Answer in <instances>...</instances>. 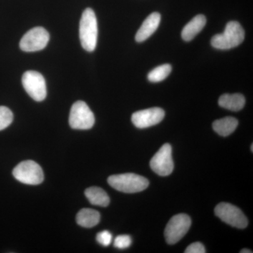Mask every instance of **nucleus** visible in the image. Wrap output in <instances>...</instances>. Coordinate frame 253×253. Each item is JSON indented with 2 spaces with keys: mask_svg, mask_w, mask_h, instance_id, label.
Wrapping results in <instances>:
<instances>
[{
  "mask_svg": "<svg viewBox=\"0 0 253 253\" xmlns=\"http://www.w3.org/2000/svg\"><path fill=\"white\" fill-rule=\"evenodd\" d=\"M80 40L83 49L91 52L97 43L98 25L94 11L90 8L84 10L80 21Z\"/></svg>",
  "mask_w": 253,
  "mask_h": 253,
  "instance_id": "f257e3e1",
  "label": "nucleus"
},
{
  "mask_svg": "<svg viewBox=\"0 0 253 253\" xmlns=\"http://www.w3.org/2000/svg\"><path fill=\"white\" fill-rule=\"evenodd\" d=\"M108 182L113 189L126 194L141 192L149 185V181L146 178L134 173L110 176Z\"/></svg>",
  "mask_w": 253,
  "mask_h": 253,
  "instance_id": "f03ea898",
  "label": "nucleus"
},
{
  "mask_svg": "<svg viewBox=\"0 0 253 253\" xmlns=\"http://www.w3.org/2000/svg\"><path fill=\"white\" fill-rule=\"evenodd\" d=\"M244 39V28L239 23L231 21L226 24L224 33L213 37L211 44L215 49H230L240 45Z\"/></svg>",
  "mask_w": 253,
  "mask_h": 253,
  "instance_id": "7ed1b4c3",
  "label": "nucleus"
},
{
  "mask_svg": "<svg viewBox=\"0 0 253 253\" xmlns=\"http://www.w3.org/2000/svg\"><path fill=\"white\" fill-rule=\"evenodd\" d=\"M13 175L20 182L30 185H38L44 180L42 169L33 161L20 163L13 170Z\"/></svg>",
  "mask_w": 253,
  "mask_h": 253,
  "instance_id": "20e7f679",
  "label": "nucleus"
},
{
  "mask_svg": "<svg viewBox=\"0 0 253 253\" xmlns=\"http://www.w3.org/2000/svg\"><path fill=\"white\" fill-rule=\"evenodd\" d=\"M94 113L84 101L73 104L69 116V124L73 129H89L94 126Z\"/></svg>",
  "mask_w": 253,
  "mask_h": 253,
  "instance_id": "39448f33",
  "label": "nucleus"
},
{
  "mask_svg": "<svg viewBox=\"0 0 253 253\" xmlns=\"http://www.w3.org/2000/svg\"><path fill=\"white\" fill-rule=\"evenodd\" d=\"M191 219L186 214H178L173 216L165 229V238L169 245L176 244L189 231Z\"/></svg>",
  "mask_w": 253,
  "mask_h": 253,
  "instance_id": "423d86ee",
  "label": "nucleus"
},
{
  "mask_svg": "<svg viewBox=\"0 0 253 253\" xmlns=\"http://www.w3.org/2000/svg\"><path fill=\"white\" fill-rule=\"evenodd\" d=\"M216 216L234 227L245 229L249 224L247 217L239 208L228 203H221L214 209Z\"/></svg>",
  "mask_w": 253,
  "mask_h": 253,
  "instance_id": "0eeeda50",
  "label": "nucleus"
},
{
  "mask_svg": "<svg viewBox=\"0 0 253 253\" xmlns=\"http://www.w3.org/2000/svg\"><path fill=\"white\" fill-rule=\"evenodd\" d=\"M22 84L28 95L36 101H42L46 96L45 80L41 73L34 71H26L23 74Z\"/></svg>",
  "mask_w": 253,
  "mask_h": 253,
  "instance_id": "6e6552de",
  "label": "nucleus"
},
{
  "mask_svg": "<svg viewBox=\"0 0 253 253\" xmlns=\"http://www.w3.org/2000/svg\"><path fill=\"white\" fill-rule=\"evenodd\" d=\"M49 41V34L42 27H36L28 31L20 42V48L26 52L41 51Z\"/></svg>",
  "mask_w": 253,
  "mask_h": 253,
  "instance_id": "1a4fd4ad",
  "label": "nucleus"
},
{
  "mask_svg": "<svg viewBox=\"0 0 253 253\" xmlns=\"http://www.w3.org/2000/svg\"><path fill=\"white\" fill-rule=\"evenodd\" d=\"M172 146L165 144L158 150L157 153L151 158L150 166L154 172L158 175H169L174 169V162L172 156Z\"/></svg>",
  "mask_w": 253,
  "mask_h": 253,
  "instance_id": "9d476101",
  "label": "nucleus"
},
{
  "mask_svg": "<svg viewBox=\"0 0 253 253\" xmlns=\"http://www.w3.org/2000/svg\"><path fill=\"white\" fill-rule=\"evenodd\" d=\"M165 111L161 108H151L133 113L131 122L134 126L140 129L156 126L163 121Z\"/></svg>",
  "mask_w": 253,
  "mask_h": 253,
  "instance_id": "9b49d317",
  "label": "nucleus"
},
{
  "mask_svg": "<svg viewBox=\"0 0 253 253\" xmlns=\"http://www.w3.org/2000/svg\"><path fill=\"white\" fill-rule=\"evenodd\" d=\"M161 20V16L159 13L154 12L149 15L136 33V41L137 42H142L152 36L153 33L156 32L159 26Z\"/></svg>",
  "mask_w": 253,
  "mask_h": 253,
  "instance_id": "f8f14e48",
  "label": "nucleus"
},
{
  "mask_svg": "<svg viewBox=\"0 0 253 253\" xmlns=\"http://www.w3.org/2000/svg\"><path fill=\"white\" fill-rule=\"evenodd\" d=\"M206 24V16L202 14L197 15L186 25L185 27L183 28L181 38L184 41H192L195 37L202 31Z\"/></svg>",
  "mask_w": 253,
  "mask_h": 253,
  "instance_id": "ddd939ff",
  "label": "nucleus"
},
{
  "mask_svg": "<svg viewBox=\"0 0 253 253\" xmlns=\"http://www.w3.org/2000/svg\"><path fill=\"white\" fill-rule=\"evenodd\" d=\"M219 106L231 111H239L244 109L246 99L241 94H224L221 95L218 101Z\"/></svg>",
  "mask_w": 253,
  "mask_h": 253,
  "instance_id": "4468645a",
  "label": "nucleus"
},
{
  "mask_svg": "<svg viewBox=\"0 0 253 253\" xmlns=\"http://www.w3.org/2000/svg\"><path fill=\"white\" fill-rule=\"evenodd\" d=\"M99 212L90 208H84L80 211L76 217V221L80 226L91 228L97 225L100 221Z\"/></svg>",
  "mask_w": 253,
  "mask_h": 253,
  "instance_id": "2eb2a0df",
  "label": "nucleus"
},
{
  "mask_svg": "<svg viewBox=\"0 0 253 253\" xmlns=\"http://www.w3.org/2000/svg\"><path fill=\"white\" fill-rule=\"evenodd\" d=\"M84 194L89 203L94 206L106 207L110 204L109 196L101 188L96 186L88 188L84 191Z\"/></svg>",
  "mask_w": 253,
  "mask_h": 253,
  "instance_id": "dca6fc26",
  "label": "nucleus"
},
{
  "mask_svg": "<svg viewBox=\"0 0 253 253\" xmlns=\"http://www.w3.org/2000/svg\"><path fill=\"white\" fill-rule=\"evenodd\" d=\"M239 125V121L235 118L226 117L214 121L212 124L213 129L221 136H227L232 134Z\"/></svg>",
  "mask_w": 253,
  "mask_h": 253,
  "instance_id": "f3484780",
  "label": "nucleus"
},
{
  "mask_svg": "<svg viewBox=\"0 0 253 253\" xmlns=\"http://www.w3.org/2000/svg\"><path fill=\"white\" fill-rule=\"evenodd\" d=\"M172 71V66L169 64H163L154 68L148 75V79L152 83H159L164 81Z\"/></svg>",
  "mask_w": 253,
  "mask_h": 253,
  "instance_id": "a211bd4d",
  "label": "nucleus"
},
{
  "mask_svg": "<svg viewBox=\"0 0 253 253\" xmlns=\"http://www.w3.org/2000/svg\"><path fill=\"white\" fill-rule=\"evenodd\" d=\"M14 119L13 113L6 106H0V131L6 129Z\"/></svg>",
  "mask_w": 253,
  "mask_h": 253,
  "instance_id": "6ab92c4d",
  "label": "nucleus"
},
{
  "mask_svg": "<svg viewBox=\"0 0 253 253\" xmlns=\"http://www.w3.org/2000/svg\"><path fill=\"white\" fill-rule=\"evenodd\" d=\"M131 244V238L129 235H120L114 241V246L118 249H126Z\"/></svg>",
  "mask_w": 253,
  "mask_h": 253,
  "instance_id": "aec40b11",
  "label": "nucleus"
},
{
  "mask_svg": "<svg viewBox=\"0 0 253 253\" xmlns=\"http://www.w3.org/2000/svg\"><path fill=\"white\" fill-rule=\"evenodd\" d=\"M112 234L109 231H103L96 235V241L104 246H108L112 241Z\"/></svg>",
  "mask_w": 253,
  "mask_h": 253,
  "instance_id": "412c9836",
  "label": "nucleus"
},
{
  "mask_svg": "<svg viewBox=\"0 0 253 253\" xmlns=\"http://www.w3.org/2000/svg\"><path fill=\"white\" fill-rule=\"evenodd\" d=\"M185 253H206L204 245L200 242L194 243L186 248Z\"/></svg>",
  "mask_w": 253,
  "mask_h": 253,
  "instance_id": "4be33fe9",
  "label": "nucleus"
},
{
  "mask_svg": "<svg viewBox=\"0 0 253 253\" xmlns=\"http://www.w3.org/2000/svg\"><path fill=\"white\" fill-rule=\"evenodd\" d=\"M253 251H251V250L249 249H243L242 251H241V253H252Z\"/></svg>",
  "mask_w": 253,
  "mask_h": 253,
  "instance_id": "5701e85b",
  "label": "nucleus"
},
{
  "mask_svg": "<svg viewBox=\"0 0 253 253\" xmlns=\"http://www.w3.org/2000/svg\"><path fill=\"white\" fill-rule=\"evenodd\" d=\"M253 144L251 145V151H253Z\"/></svg>",
  "mask_w": 253,
  "mask_h": 253,
  "instance_id": "b1692460",
  "label": "nucleus"
}]
</instances>
